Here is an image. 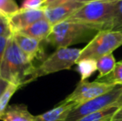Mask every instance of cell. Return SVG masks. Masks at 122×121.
I'll return each instance as SVG.
<instances>
[{"label":"cell","instance_id":"obj_26","mask_svg":"<svg viewBox=\"0 0 122 121\" xmlns=\"http://www.w3.org/2000/svg\"><path fill=\"white\" fill-rule=\"evenodd\" d=\"M110 121H122V106L118 109Z\"/></svg>","mask_w":122,"mask_h":121},{"label":"cell","instance_id":"obj_20","mask_svg":"<svg viewBox=\"0 0 122 121\" xmlns=\"http://www.w3.org/2000/svg\"><path fill=\"white\" fill-rule=\"evenodd\" d=\"M20 87L18 85L10 83L9 86L6 89V91L3 92V94L1 95V97H0V119L4 114L7 107L8 106V102H9L10 99L12 98V96L14 95V93Z\"/></svg>","mask_w":122,"mask_h":121},{"label":"cell","instance_id":"obj_23","mask_svg":"<svg viewBox=\"0 0 122 121\" xmlns=\"http://www.w3.org/2000/svg\"><path fill=\"white\" fill-rule=\"evenodd\" d=\"M11 36H1L0 37V67H1V64L2 61H3V57H4L8 40H9Z\"/></svg>","mask_w":122,"mask_h":121},{"label":"cell","instance_id":"obj_16","mask_svg":"<svg viewBox=\"0 0 122 121\" xmlns=\"http://www.w3.org/2000/svg\"><path fill=\"white\" fill-rule=\"evenodd\" d=\"M77 70L81 75V81H86L97 70L96 60H83L76 63Z\"/></svg>","mask_w":122,"mask_h":121},{"label":"cell","instance_id":"obj_30","mask_svg":"<svg viewBox=\"0 0 122 121\" xmlns=\"http://www.w3.org/2000/svg\"><path fill=\"white\" fill-rule=\"evenodd\" d=\"M116 1H118V0H116Z\"/></svg>","mask_w":122,"mask_h":121},{"label":"cell","instance_id":"obj_15","mask_svg":"<svg viewBox=\"0 0 122 121\" xmlns=\"http://www.w3.org/2000/svg\"><path fill=\"white\" fill-rule=\"evenodd\" d=\"M119 108L120 107L113 105L104 110L86 115L77 121H110Z\"/></svg>","mask_w":122,"mask_h":121},{"label":"cell","instance_id":"obj_25","mask_svg":"<svg viewBox=\"0 0 122 121\" xmlns=\"http://www.w3.org/2000/svg\"><path fill=\"white\" fill-rule=\"evenodd\" d=\"M9 84L10 83H8L7 81L3 80L2 77H0V97L3 94V92L6 91V89L9 86Z\"/></svg>","mask_w":122,"mask_h":121},{"label":"cell","instance_id":"obj_29","mask_svg":"<svg viewBox=\"0 0 122 121\" xmlns=\"http://www.w3.org/2000/svg\"><path fill=\"white\" fill-rule=\"evenodd\" d=\"M117 31H120V32H122V27H121L120 28H118Z\"/></svg>","mask_w":122,"mask_h":121},{"label":"cell","instance_id":"obj_3","mask_svg":"<svg viewBox=\"0 0 122 121\" xmlns=\"http://www.w3.org/2000/svg\"><path fill=\"white\" fill-rule=\"evenodd\" d=\"M115 3L114 0L85 3L66 20L92 24L101 30H106L112 18Z\"/></svg>","mask_w":122,"mask_h":121},{"label":"cell","instance_id":"obj_9","mask_svg":"<svg viewBox=\"0 0 122 121\" xmlns=\"http://www.w3.org/2000/svg\"><path fill=\"white\" fill-rule=\"evenodd\" d=\"M13 37L17 45L31 61H33L35 59L44 61V51L41 41L22 32H14L13 33Z\"/></svg>","mask_w":122,"mask_h":121},{"label":"cell","instance_id":"obj_10","mask_svg":"<svg viewBox=\"0 0 122 121\" xmlns=\"http://www.w3.org/2000/svg\"><path fill=\"white\" fill-rule=\"evenodd\" d=\"M84 3L80 1H71L57 6L45 8V15L47 19L54 26L61 22L66 21L69 17L82 7Z\"/></svg>","mask_w":122,"mask_h":121},{"label":"cell","instance_id":"obj_12","mask_svg":"<svg viewBox=\"0 0 122 121\" xmlns=\"http://www.w3.org/2000/svg\"><path fill=\"white\" fill-rule=\"evenodd\" d=\"M52 28L53 25L47 19V18H44L35 22L30 26L18 32H22L37 40L43 42V41H47V39L48 38Z\"/></svg>","mask_w":122,"mask_h":121},{"label":"cell","instance_id":"obj_22","mask_svg":"<svg viewBox=\"0 0 122 121\" xmlns=\"http://www.w3.org/2000/svg\"><path fill=\"white\" fill-rule=\"evenodd\" d=\"M13 35L10 28L8 20L0 17V37L1 36H11Z\"/></svg>","mask_w":122,"mask_h":121},{"label":"cell","instance_id":"obj_2","mask_svg":"<svg viewBox=\"0 0 122 121\" xmlns=\"http://www.w3.org/2000/svg\"><path fill=\"white\" fill-rule=\"evenodd\" d=\"M99 31L101 29L94 25L66 20L53 26L46 42L56 48L68 47L92 39Z\"/></svg>","mask_w":122,"mask_h":121},{"label":"cell","instance_id":"obj_17","mask_svg":"<svg viewBox=\"0 0 122 121\" xmlns=\"http://www.w3.org/2000/svg\"><path fill=\"white\" fill-rule=\"evenodd\" d=\"M97 81H101V82L109 83L115 86H122V61L116 62L113 71L108 76H105L103 78H100Z\"/></svg>","mask_w":122,"mask_h":121},{"label":"cell","instance_id":"obj_21","mask_svg":"<svg viewBox=\"0 0 122 121\" xmlns=\"http://www.w3.org/2000/svg\"><path fill=\"white\" fill-rule=\"evenodd\" d=\"M44 0H23L21 4V9H43L42 4Z\"/></svg>","mask_w":122,"mask_h":121},{"label":"cell","instance_id":"obj_27","mask_svg":"<svg viewBox=\"0 0 122 121\" xmlns=\"http://www.w3.org/2000/svg\"><path fill=\"white\" fill-rule=\"evenodd\" d=\"M114 105H116V106H118V107H121L122 106V94L119 97V99L117 100V101L116 102V103L114 104Z\"/></svg>","mask_w":122,"mask_h":121},{"label":"cell","instance_id":"obj_7","mask_svg":"<svg viewBox=\"0 0 122 121\" xmlns=\"http://www.w3.org/2000/svg\"><path fill=\"white\" fill-rule=\"evenodd\" d=\"M116 87L115 85L95 81L89 82L86 81H80L75 90L62 100L66 103H75L76 105L85 103L111 91Z\"/></svg>","mask_w":122,"mask_h":121},{"label":"cell","instance_id":"obj_14","mask_svg":"<svg viewBox=\"0 0 122 121\" xmlns=\"http://www.w3.org/2000/svg\"><path fill=\"white\" fill-rule=\"evenodd\" d=\"M97 63V71H99V76L97 78L100 79L108 76L112 72L116 66V61L113 53H109L98 59Z\"/></svg>","mask_w":122,"mask_h":121},{"label":"cell","instance_id":"obj_11","mask_svg":"<svg viewBox=\"0 0 122 121\" xmlns=\"http://www.w3.org/2000/svg\"><path fill=\"white\" fill-rule=\"evenodd\" d=\"M75 103L60 102L56 107L42 115H36L34 121H66L70 111L76 106Z\"/></svg>","mask_w":122,"mask_h":121},{"label":"cell","instance_id":"obj_5","mask_svg":"<svg viewBox=\"0 0 122 121\" xmlns=\"http://www.w3.org/2000/svg\"><path fill=\"white\" fill-rule=\"evenodd\" d=\"M81 49L60 47L51 55L45 59L40 66H37L33 75L34 81L38 77L69 70L74 64H76Z\"/></svg>","mask_w":122,"mask_h":121},{"label":"cell","instance_id":"obj_1","mask_svg":"<svg viewBox=\"0 0 122 121\" xmlns=\"http://www.w3.org/2000/svg\"><path fill=\"white\" fill-rule=\"evenodd\" d=\"M36 68L33 61L19 48L12 35L0 67V77L21 88L34 81Z\"/></svg>","mask_w":122,"mask_h":121},{"label":"cell","instance_id":"obj_4","mask_svg":"<svg viewBox=\"0 0 122 121\" xmlns=\"http://www.w3.org/2000/svg\"><path fill=\"white\" fill-rule=\"evenodd\" d=\"M121 46H122L121 32L117 30H101L81 49L77 62L83 60L97 61L106 54L112 53Z\"/></svg>","mask_w":122,"mask_h":121},{"label":"cell","instance_id":"obj_28","mask_svg":"<svg viewBox=\"0 0 122 121\" xmlns=\"http://www.w3.org/2000/svg\"><path fill=\"white\" fill-rule=\"evenodd\" d=\"M80 2H82V3H88V2H92V1H103V0H79ZM114 1H116V0H114Z\"/></svg>","mask_w":122,"mask_h":121},{"label":"cell","instance_id":"obj_13","mask_svg":"<svg viewBox=\"0 0 122 121\" xmlns=\"http://www.w3.org/2000/svg\"><path fill=\"white\" fill-rule=\"evenodd\" d=\"M35 115H32L27 110L26 105H11L7 107L1 117L2 121H34Z\"/></svg>","mask_w":122,"mask_h":121},{"label":"cell","instance_id":"obj_24","mask_svg":"<svg viewBox=\"0 0 122 121\" xmlns=\"http://www.w3.org/2000/svg\"><path fill=\"white\" fill-rule=\"evenodd\" d=\"M65 0H44L43 4H42V8L45 9L51 7L57 6V5L62 4Z\"/></svg>","mask_w":122,"mask_h":121},{"label":"cell","instance_id":"obj_6","mask_svg":"<svg viewBox=\"0 0 122 121\" xmlns=\"http://www.w3.org/2000/svg\"><path fill=\"white\" fill-rule=\"evenodd\" d=\"M122 94V86H116L111 91L76 105L70 111L66 121H77L82 117L113 105Z\"/></svg>","mask_w":122,"mask_h":121},{"label":"cell","instance_id":"obj_18","mask_svg":"<svg viewBox=\"0 0 122 121\" xmlns=\"http://www.w3.org/2000/svg\"><path fill=\"white\" fill-rule=\"evenodd\" d=\"M20 8L15 0H0V17L8 19L17 13Z\"/></svg>","mask_w":122,"mask_h":121},{"label":"cell","instance_id":"obj_19","mask_svg":"<svg viewBox=\"0 0 122 121\" xmlns=\"http://www.w3.org/2000/svg\"><path fill=\"white\" fill-rule=\"evenodd\" d=\"M121 27H122V0H118L115 3L112 18L106 30H117Z\"/></svg>","mask_w":122,"mask_h":121},{"label":"cell","instance_id":"obj_8","mask_svg":"<svg viewBox=\"0 0 122 121\" xmlns=\"http://www.w3.org/2000/svg\"><path fill=\"white\" fill-rule=\"evenodd\" d=\"M46 18L44 9H21L8 18L12 33L21 32L35 22Z\"/></svg>","mask_w":122,"mask_h":121}]
</instances>
